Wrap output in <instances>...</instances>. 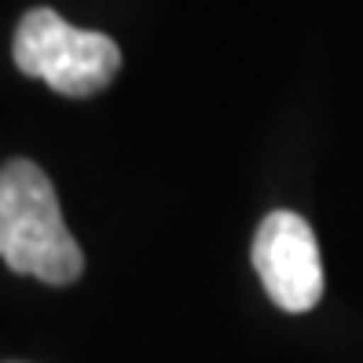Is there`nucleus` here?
I'll return each instance as SVG.
<instances>
[{"label":"nucleus","mask_w":363,"mask_h":363,"mask_svg":"<svg viewBox=\"0 0 363 363\" xmlns=\"http://www.w3.org/2000/svg\"><path fill=\"white\" fill-rule=\"evenodd\" d=\"M0 261L52 286L74 283L84 268L52 180L26 158L0 169Z\"/></svg>","instance_id":"nucleus-1"},{"label":"nucleus","mask_w":363,"mask_h":363,"mask_svg":"<svg viewBox=\"0 0 363 363\" xmlns=\"http://www.w3.org/2000/svg\"><path fill=\"white\" fill-rule=\"evenodd\" d=\"M15 67L48 81L59 96H96L121 70V48L106 33L77 30L52 8H33L15 30Z\"/></svg>","instance_id":"nucleus-2"},{"label":"nucleus","mask_w":363,"mask_h":363,"mask_svg":"<svg viewBox=\"0 0 363 363\" xmlns=\"http://www.w3.org/2000/svg\"><path fill=\"white\" fill-rule=\"evenodd\" d=\"M257 268L268 297L286 312H308L323 297V261L305 217L290 209L268 213L253 239Z\"/></svg>","instance_id":"nucleus-3"}]
</instances>
